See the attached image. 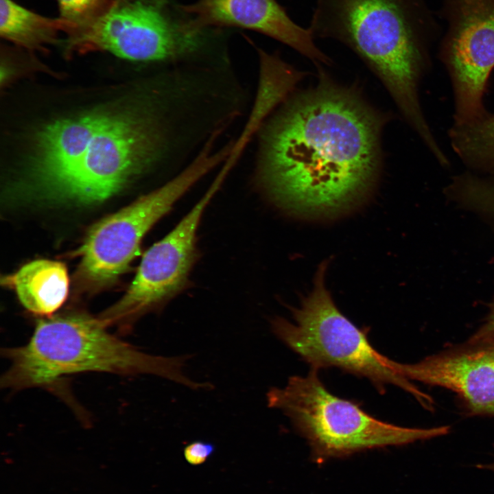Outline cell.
I'll use <instances>...</instances> for the list:
<instances>
[{"label":"cell","instance_id":"obj_3","mask_svg":"<svg viewBox=\"0 0 494 494\" xmlns=\"http://www.w3.org/2000/svg\"><path fill=\"white\" fill-rule=\"evenodd\" d=\"M415 0H316L307 27L316 38L337 40L378 77L423 141L433 134L420 102L427 64Z\"/></svg>","mask_w":494,"mask_h":494},{"label":"cell","instance_id":"obj_12","mask_svg":"<svg viewBox=\"0 0 494 494\" xmlns=\"http://www.w3.org/2000/svg\"><path fill=\"white\" fill-rule=\"evenodd\" d=\"M182 8L188 16L182 27L191 36L203 37V32L213 27L245 28L289 46L317 66L331 62L308 27L296 23L277 0H198Z\"/></svg>","mask_w":494,"mask_h":494},{"label":"cell","instance_id":"obj_11","mask_svg":"<svg viewBox=\"0 0 494 494\" xmlns=\"http://www.w3.org/2000/svg\"><path fill=\"white\" fill-rule=\"evenodd\" d=\"M384 362L408 380L453 391L470 415L494 416V338H469L413 364Z\"/></svg>","mask_w":494,"mask_h":494},{"label":"cell","instance_id":"obj_5","mask_svg":"<svg viewBox=\"0 0 494 494\" xmlns=\"http://www.w3.org/2000/svg\"><path fill=\"white\" fill-rule=\"evenodd\" d=\"M311 368L291 377L282 388L267 394L270 408L281 410L307 440L317 462L362 451L402 446L447 434L450 426L410 428L372 416L356 403L331 393Z\"/></svg>","mask_w":494,"mask_h":494},{"label":"cell","instance_id":"obj_10","mask_svg":"<svg viewBox=\"0 0 494 494\" xmlns=\"http://www.w3.org/2000/svg\"><path fill=\"white\" fill-rule=\"evenodd\" d=\"M458 19L444 52L454 99V122L487 113L483 99L494 68V0H460Z\"/></svg>","mask_w":494,"mask_h":494},{"label":"cell","instance_id":"obj_16","mask_svg":"<svg viewBox=\"0 0 494 494\" xmlns=\"http://www.w3.org/2000/svg\"><path fill=\"white\" fill-rule=\"evenodd\" d=\"M113 1L57 0L60 8V17L73 27L71 33L99 16L110 5Z\"/></svg>","mask_w":494,"mask_h":494},{"label":"cell","instance_id":"obj_15","mask_svg":"<svg viewBox=\"0 0 494 494\" xmlns=\"http://www.w3.org/2000/svg\"><path fill=\"white\" fill-rule=\"evenodd\" d=\"M449 137L453 150L471 171L494 175V113L453 124Z\"/></svg>","mask_w":494,"mask_h":494},{"label":"cell","instance_id":"obj_8","mask_svg":"<svg viewBox=\"0 0 494 494\" xmlns=\"http://www.w3.org/2000/svg\"><path fill=\"white\" fill-rule=\"evenodd\" d=\"M205 45L148 0H113L99 16L69 34L67 49L104 51L126 60L170 64L193 60Z\"/></svg>","mask_w":494,"mask_h":494},{"label":"cell","instance_id":"obj_4","mask_svg":"<svg viewBox=\"0 0 494 494\" xmlns=\"http://www.w3.org/2000/svg\"><path fill=\"white\" fill-rule=\"evenodd\" d=\"M98 317L70 313L38 320L28 342L7 348L3 354L10 366L1 385L19 390L51 387L64 376L85 372L124 375L150 374L191 389L205 383L187 377L183 366L188 357L150 355L110 334Z\"/></svg>","mask_w":494,"mask_h":494},{"label":"cell","instance_id":"obj_19","mask_svg":"<svg viewBox=\"0 0 494 494\" xmlns=\"http://www.w3.org/2000/svg\"><path fill=\"white\" fill-rule=\"evenodd\" d=\"M486 207L490 217L494 220V187L489 193Z\"/></svg>","mask_w":494,"mask_h":494},{"label":"cell","instance_id":"obj_7","mask_svg":"<svg viewBox=\"0 0 494 494\" xmlns=\"http://www.w3.org/2000/svg\"><path fill=\"white\" fill-rule=\"evenodd\" d=\"M225 158L224 150L207 143L163 185L95 224L80 250L82 279L92 285H103L116 279L137 255L147 232Z\"/></svg>","mask_w":494,"mask_h":494},{"label":"cell","instance_id":"obj_2","mask_svg":"<svg viewBox=\"0 0 494 494\" xmlns=\"http://www.w3.org/2000/svg\"><path fill=\"white\" fill-rule=\"evenodd\" d=\"M191 119L183 91L167 83L125 109L66 119L47 138V169L34 185L60 200L102 202L172 157L189 134Z\"/></svg>","mask_w":494,"mask_h":494},{"label":"cell","instance_id":"obj_17","mask_svg":"<svg viewBox=\"0 0 494 494\" xmlns=\"http://www.w3.org/2000/svg\"><path fill=\"white\" fill-rule=\"evenodd\" d=\"M214 451L213 444L204 441H195L184 449L185 460L191 464L199 465L204 463Z\"/></svg>","mask_w":494,"mask_h":494},{"label":"cell","instance_id":"obj_14","mask_svg":"<svg viewBox=\"0 0 494 494\" xmlns=\"http://www.w3.org/2000/svg\"><path fill=\"white\" fill-rule=\"evenodd\" d=\"M72 30L60 17H45L12 0H0V34L19 47L39 50L55 42L59 32L69 34Z\"/></svg>","mask_w":494,"mask_h":494},{"label":"cell","instance_id":"obj_6","mask_svg":"<svg viewBox=\"0 0 494 494\" xmlns=\"http://www.w3.org/2000/svg\"><path fill=\"white\" fill-rule=\"evenodd\" d=\"M327 262L320 264L312 290L292 308L294 322L277 317L271 321L274 333L310 364L311 368L335 367L365 377L384 393L392 384L412 394L427 410L433 399L408 379L390 369L384 355L370 344L366 331L357 327L338 309L325 283Z\"/></svg>","mask_w":494,"mask_h":494},{"label":"cell","instance_id":"obj_18","mask_svg":"<svg viewBox=\"0 0 494 494\" xmlns=\"http://www.w3.org/2000/svg\"><path fill=\"white\" fill-rule=\"evenodd\" d=\"M470 338L473 339L494 338V298L484 323Z\"/></svg>","mask_w":494,"mask_h":494},{"label":"cell","instance_id":"obj_9","mask_svg":"<svg viewBox=\"0 0 494 494\" xmlns=\"http://www.w3.org/2000/svg\"><path fill=\"white\" fill-rule=\"evenodd\" d=\"M224 178L216 175L209 188L179 223L144 254L126 294L99 318L106 327L127 331L140 316L162 308L187 287L198 257L197 231L202 215Z\"/></svg>","mask_w":494,"mask_h":494},{"label":"cell","instance_id":"obj_20","mask_svg":"<svg viewBox=\"0 0 494 494\" xmlns=\"http://www.w3.org/2000/svg\"><path fill=\"white\" fill-rule=\"evenodd\" d=\"M158 1H159V0H158Z\"/></svg>","mask_w":494,"mask_h":494},{"label":"cell","instance_id":"obj_1","mask_svg":"<svg viewBox=\"0 0 494 494\" xmlns=\"http://www.w3.org/2000/svg\"><path fill=\"white\" fill-rule=\"evenodd\" d=\"M318 84L291 94L258 131L257 178L301 214L331 215L368 193L380 170L385 116L320 65Z\"/></svg>","mask_w":494,"mask_h":494},{"label":"cell","instance_id":"obj_13","mask_svg":"<svg viewBox=\"0 0 494 494\" xmlns=\"http://www.w3.org/2000/svg\"><path fill=\"white\" fill-rule=\"evenodd\" d=\"M29 311L49 316L65 301L69 290L66 266L61 262L39 259L22 266L5 279Z\"/></svg>","mask_w":494,"mask_h":494}]
</instances>
